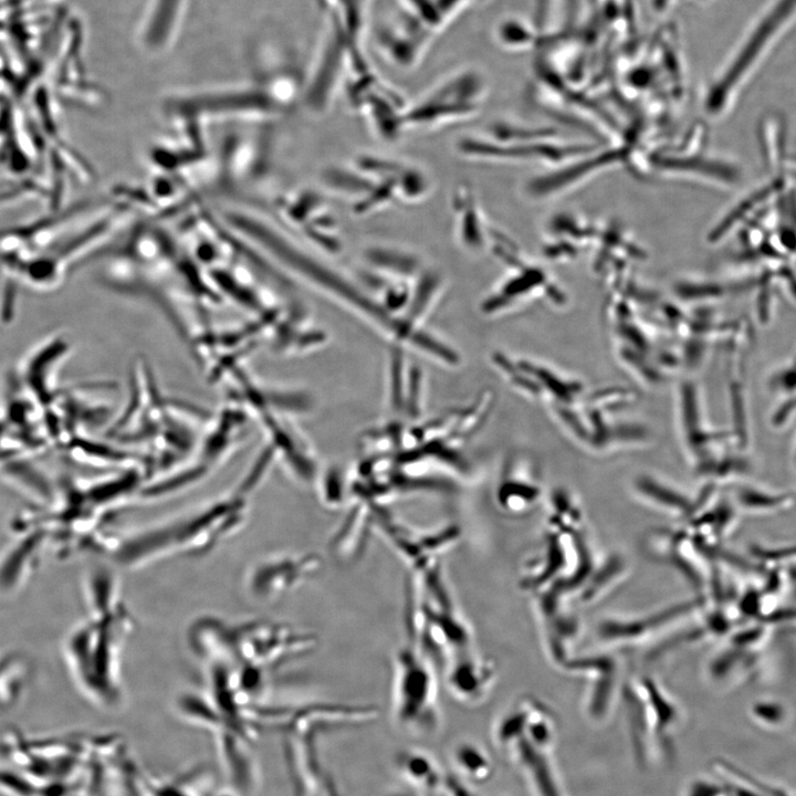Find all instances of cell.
I'll use <instances>...</instances> for the list:
<instances>
[{
  "mask_svg": "<svg viewBox=\"0 0 796 796\" xmlns=\"http://www.w3.org/2000/svg\"><path fill=\"white\" fill-rule=\"evenodd\" d=\"M82 593L85 615L62 641L63 660L87 699L101 706H116L123 700V656L135 618L109 567H90L83 576Z\"/></svg>",
  "mask_w": 796,
  "mask_h": 796,
  "instance_id": "obj_1",
  "label": "cell"
},
{
  "mask_svg": "<svg viewBox=\"0 0 796 796\" xmlns=\"http://www.w3.org/2000/svg\"><path fill=\"white\" fill-rule=\"evenodd\" d=\"M241 522V506H217L175 523L121 537L112 556L127 568H140L176 556H199L231 536Z\"/></svg>",
  "mask_w": 796,
  "mask_h": 796,
  "instance_id": "obj_2",
  "label": "cell"
},
{
  "mask_svg": "<svg viewBox=\"0 0 796 796\" xmlns=\"http://www.w3.org/2000/svg\"><path fill=\"white\" fill-rule=\"evenodd\" d=\"M399 12L378 27L376 46L391 64H418L443 31L480 0H396Z\"/></svg>",
  "mask_w": 796,
  "mask_h": 796,
  "instance_id": "obj_3",
  "label": "cell"
},
{
  "mask_svg": "<svg viewBox=\"0 0 796 796\" xmlns=\"http://www.w3.org/2000/svg\"><path fill=\"white\" fill-rule=\"evenodd\" d=\"M390 705L395 725L409 735L425 737L440 727L436 663L410 643L394 654Z\"/></svg>",
  "mask_w": 796,
  "mask_h": 796,
  "instance_id": "obj_4",
  "label": "cell"
},
{
  "mask_svg": "<svg viewBox=\"0 0 796 796\" xmlns=\"http://www.w3.org/2000/svg\"><path fill=\"white\" fill-rule=\"evenodd\" d=\"M483 94L482 80L475 72L451 75L406 106L404 128H433L467 118L479 109Z\"/></svg>",
  "mask_w": 796,
  "mask_h": 796,
  "instance_id": "obj_5",
  "label": "cell"
},
{
  "mask_svg": "<svg viewBox=\"0 0 796 796\" xmlns=\"http://www.w3.org/2000/svg\"><path fill=\"white\" fill-rule=\"evenodd\" d=\"M322 568L323 558L316 552L272 554L249 567L244 575V589L258 603H273L311 580Z\"/></svg>",
  "mask_w": 796,
  "mask_h": 796,
  "instance_id": "obj_6",
  "label": "cell"
},
{
  "mask_svg": "<svg viewBox=\"0 0 796 796\" xmlns=\"http://www.w3.org/2000/svg\"><path fill=\"white\" fill-rule=\"evenodd\" d=\"M377 520V527L381 531L385 541L407 564L410 572L440 563V557L460 541V531L454 525L434 531L413 532L388 517L379 516Z\"/></svg>",
  "mask_w": 796,
  "mask_h": 796,
  "instance_id": "obj_7",
  "label": "cell"
},
{
  "mask_svg": "<svg viewBox=\"0 0 796 796\" xmlns=\"http://www.w3.org/2000/svg\"><path fill=\"white\" fill-rule=\"evenodd\" d=\"M190 0H147L135 29V43L148 56L169 52L178 41Z\"/></svg>",
  "mask_w": 796,
  "mask_h": 796,
  "instance_id": "obj_8",
  "label": "cell"
},
{
  "mask_svg": "<svg viewBox=\"0 0 796 796\" xmlns=\"http://www.w3.org/2000/svg\"><path fill=\"white\" fill-rule=\"evenodd\" d=\"M444 668L448 693L465 706L478 705L484 701L495 681L493 662L474 649L452 657Z\"/></svg>",
  "mask_w": 796,
  "mask_h": 796,
  "instance_id": "obj_9",
  "label": "cell"
},
{
  "mask_svg": "<svg viewBox=\"0 0 796 796\" xmlns=\"http://www.w3.org/2000/svg\"><path fill=\"white\" fill-rule=\"evenodd\" d=\"M507 752L520 767L534 796H564L549 760V751L535 747L522 736Z\"/></svg>",
  "mask_w": 796,
  "mask_h": 796,
  "instance_id": "obj_10",
  "label": "cell"
},
{
  "mask_svg": "<svg viewBox=\"0 0 796 796\" xmlns=\"http://www.w3.org/2000/svg\"><path fill=\"white\" fill-rule=\"evenodd\" d=\"M395 766L407 787L425 795L439 794L447 774L432 754L419 747L399 751Z\"/></svg>",
  "mask_w": 796,
  "mask_h": 796,
  "instance_id": "obj_11",
  "label": "cell"
},
{
  "mask_svg": "<svg viewBox=\"0 0 796 796\" xmlns=\"http://www.w3.org/2000/svg\"><path fill=\"white\" fill-rule=\"evenodd\" d=\"M455 775L468 784H484L495 773L493 761L479 743L464 739L455 743L450 752Z\"/></svg>",
  "mask_w": 796,
  "mask_h": 796,
  "instance_id": "obj_12",
  "label": "cell"
},
{
  "mask_svg": "<svg viewBox=\"0 0 796 796\" xmlns=\"http://www.w3.org/2000/svg\"><path fill=\"white\" fill-rule=\"evenodd\" d=\"M683 796H731V793L724 784L699 777L687 785Z\"/></svg>",
  "mask_w": 796,
  "mask_h": 796,
  "instance_id": "obj_13",
  "label": "cell"
}]
</instances>
